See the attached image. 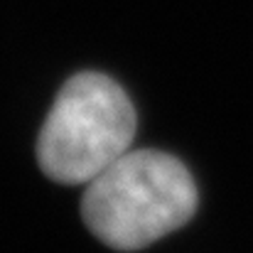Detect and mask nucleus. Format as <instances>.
Instances as JSON below:
<instances>
[{
    "instance_id": "nucleus-1",
    "label": "nucleus",
    "mask_w": 253,
    "mask_h": 253,
    "mask_svg": "<svg viewBox=\"0 0 253 253\" xmlns=\"http://www.w3.org/2000/svg\"><path fill=\"white\" fill-rule=\"evenodd\" d=\"M197 211V187L177 158L128 150L86 184L82 214L91 234L116 251H138L184 226Z\"/></svg>"
},
{
    "instance_id": "nucleus-2",
    "label": "nucleus",
    "mask_w": 253,
    "mask_h": 253,
    "mask_svg": "<svg viewBox=\"0 0 253 253\" xmlns=\"http://www.w3.org/2000/svg\"><path fill=\"white\" fill-rule=\"evenodd\" d=\"M135 126L128 93L106 74L82 72L62 86L40 130V168L54 182L88 184L130 150Z\"/></svg>"
}]
</instances>
